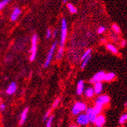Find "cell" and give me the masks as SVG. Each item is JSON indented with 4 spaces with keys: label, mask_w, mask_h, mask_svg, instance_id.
<instances>
[{
    "label": "cell",
    "mask_w": 127,
    "mask_h": 127,
    "mask_svg": "<svg viewBox=\"0 0 127 127\" xmlns=\"http://www.w3.org/2000/svg\"><path fill=\"white\" fill-rule=\"evenodd\" d=\"M110 98L108 95H99L96 100H95V103H99V104H101V105H106V104H108L110 103Z\"/></svg>",
    "instance_id": "obj_7"
},
{
    "label": "cell",
    "mask_w": 127,
    "mask_h": 127,
    "mask_svg": "<svg viewBox=\"0 0 127 127\" xmlns=\"http://www.w3.org/2000/svg\"><path fill=\"white\" fill-rule=\"evenodd\" d=\"M51 37H52V30L49 28L47 29V33H46V37H47V39H50Z\"/></svg>",
    "instance_id": "obj_27"
},
{
    "label": "cell",
    "mask_w": 127,
    "mask_h": 127,
    "mask_svg": "<svg viewBox=\"0 0 127 127\" xmlns=\"http://www.w3.org/2000/svg\"><path fill=\"white\" fill-rule=\"evenodd\" d=\"M91 49H88V50H87L84 53H83V55L82 56V60H83V59H85V58H86L87 56H90L91 55Z\"/></svg>",
    "instance_id": "obj_26"
},
{
    "label": "cell",
    "mask_w": 127,
    "mask_h": 127,
    "mask_svg": "<svg viewBox=\"0 0 127 127\" xmlns=\"http://www.w3.org/2000/svg\"><path fill=\"white\" fill-rule=\"evenodd\" d=\"M60 100L58 98V99H56V100L53 102V106H52V108L51 109H54V108H56L57 106L59 105V103H60Z\"/></svg>",
    "instance_id": "obj_28"
},
{
    "label": "cell",
    "mask_w": 127,
    "mask_h": 127,
    "mask_svg": "<svg viewBox=\"0 0 127 127\" xmlns=\"http://www.w3.org/2000/svg\"><path fill=\"white\" fill-rule=\"evenodd\" d=\"M105 76V72L103 71H100L97 72L93 77H92L90 80L91 83H95V82H101L102 81H103Z\"/></svg>",
    "instance_id": "obj_6"
},
{
    "label": "cell",
    "mask_w": 127,
    "mask_h": 127,
    "mask_svg": "<svg viewBox=\"0 0 127 127\" xmlns=\"http://www.w3.org/2000/svg\"><path fill=\"white\" fill-rule=\"evenodd\" d=\"M17 87L18 86H17V84L15 82H13L10 83L9 85L8 86L7 89H6V93L9 95L15 94L17 91Z\"/></svg>",
    "instance_id": "obj_10"
},
{
    "label": "cell",
    "mask_w": 127,
    "mask_h": 127,
    "mask_svg": "<svg viewBox=\"0 0 127 127\" xmlns=\"http://www.w3.org/2000/svg\"><path fill=\"white\" fill-rule=\"evenodd\" d=\"M51 110L52 109H50L47 113H45V115H44V116H43V121H46V120H47V119L48 118V117L50 116V113H51Z\"/></svg>",
    "instance_id": "obj_29"
},
{
    "label": "cell",
    "mask_w": 127,
    "mask_h": 127,
    "mask_svg": "<svg viewBox=\"0 0 127 127\" xmlns=\"http://www.w3.org/2000/svg\"><path fill=\"white\" fill-rule=\"evenodd\" d=\"M68 0H63V3H67Z\"/></svg>",
    "instance_id": "obj_34"
},
{
    "label": "cell",
    "mask_w": 127,
    "mask_h": 127,
    "mask_svg": "<svg viewBox=\"0 0 127 127\" xmlns=\"http://www.w3.org/2000/svg\"><path fill=\"white\" fill-rule=\"evenodd\" d=\"M126 121H127V115H126V113H124L120 117V120H119V123L120 125H124L126 123Z\"/></svg>",
    "instance_id": "obj_22"
},
{
    "label": "cell",
    "mask_w": 127,
    "mask_h": 127,
    "mask_svg": "<svg viewBox=\"0 0 127 127\" xmlns=\"http://www.w3.org/2000/svg\"><path fill=\"white\" fill-rule=\"evenodd\" d=\"M11 0H2V1L0 2V11L2 10L9 2Z\"/></svg>",
    "instance_id": "obj_24"
},
{
    "label": "cell",
    "mask_w": 127,
    "mask_h": 127,
    "mask_svg": "<svg viewBox=\"0 0 127 127\" xmlns=\"http://www.w3.org/2000/svg\"><path fill=\"white\" fill-rule=\"evenodd\" d=\"M21 13V11L18 7L15 8V9L12 11V13H11V21H15L18 18V17L20 16Z\"/></svg>",
    "instance_id": "obj_11"
},
{
    "label": "cell",
    "mask_w": 127,
    "mask_h": 127,
    "mask_svg": "<svg viewBox=\"0 0 127 127\" xmlns=\"http://www.w3.org/2000/svg\"><path fill=\"white\" fill-rule=\"evenodd\" d=\"M47 120V123H46V126L50 127L52 126V123H53V115H50Z\"/></svg>",
    "instance_id": "obj_23"
},
{
    "label": "cell",
    "mask_w": 127,
    "mask_h": 127,
    "mask_svg": "<svg viewBox=\"0 0 127 127\" xmlns=\"http://www.w3.org/2000/svg\"><path fill=\"white\" fill-rule=\"evenodd\" d=\"M67 8H68V11H70L72 14H75L77 12V8L71 3H68L67 4Z\"/></svg>",
    "instance_id": "obj_21"
},
{
    "label": "cell",
    "mask_w": 127,
    "mask_h": 127,
    "mask_svg": "<svg viewBox=\"0 0 127 127\" xmlns=\"http://www.w3.org/2000/svg\"><path fill=\"white\" fill-rule=\"evenodd\" d=\"M107 49L110 52H111L112 53H113V54H118L119 53V51H118L117 48L115 47L114 45H113L111 43H107Z\"/></svg>",
    "instance_id": "obj_17"
},
{
    "label": "cell",
    "mask_w": 127,
    "mask_h": 127,
    "mask_svg": "<svg viewBox=\"0 0 127 127\" xmlns=\"http://www.w3.org/2000/svg\"><path fill=\"white\" fill-rule=\"evenodd\" d=\"M85 91V83L83 82V80H80L76 88V92L78 95H82L84 93Z\"/></svg>",
    "instance_id": "obj_12"
},
{
    "label": "cell",
    "mask_w": 127,
    "mask_h": 127,
    "mask_svg": "<svg viewBox=\"0 0 127 127\" xmlns=\"http://www.w3.org/2000/svg\"><path fill=\"white\" fill-rule=\"evenodd\" d=\"M90 59H91V55L90 56H87L86 58H85V59H83L82 60V64H81V68H82V69L83 68H85L86 66H87V65L88 64V62H89V60H90Z\"/></svg>",
    "instance_id": "obj_20"
},
{
    "label": "cell",
    "mask_w": 127,
    "mask_h": 127,
    "mask_svg": "<svg viewBox=\"0 0 127 127\" xmlns=\"http://www.w3.org/2000/svg\"><path fill=\"white\" fill-rule=\"evenodd\" d=\"M105 30H106V28H105V27H103V26H100L98 29H97V33H103V32L105 31Z\"/></svg>",
    "instance_id": "obj_30"
},
{
    "label": "cell",
    "mask_w": 127,
    "mask_h": 127,
    "mask_svg": "<svg viewBox=\"0 0 127 127\" xmlns=\"http://www.w3.org/2000/svg\"><path fill=\"white\" fill-rule=\"evenodd\" d=\"M37 40L38 37L37 34H33L31 38V56L30 60L31 62L34 61L37 56Z\"/></svg>",
    "instance_id": "obj_1"
},
{
    "label": "cell",
    "mask_w": 127,
    "mask_h": 127,
    "mask_svg": "<svg viewBox=\"0 0 127 127\" xmlns=\"http://www.w3.org/2000/svg\"><path fill=\"white\" fill-rule=\"evenodd\" d=\"M68 33V26L67 21L65 18H63L61 21V32H60V46H64Z\"/></svg>",
    "instance_id": "obj_2"
},
{
    "label": "cell",
    "mask_w": 127,
    "mask_h": 127,
    "mask_svg": "<svg viewBox=\"0 0 127 127\" xmlns=\"http://www.w3.org/2000/svg\"><path fill=\"white\" fill-rule=\"evenodd\" d=\"M93 87L95 95H100L103 91V84L101 82H95Z\"/></svg>",
    "instance_id": "obj_14"
},
{
    "label": "cell",
    "mask_w": 127,
    "mask_h": 127,
    "mask_svg": "<svg viewBox=\"0 0 127 127\" xmlns=\"http://www.w3.org/2000/svg\"><path fill=\"white\" fill-rule=\"evenodd\" d=\"M56 44L57 43H54L53 45H52V47H50L49 52H48V54H47V59H46V61L44 63V65H43V67L44 68H47L50 63H51V61L53 60V55H54V52L56 50Z\"/></svg>",
    "instance_id": "obj_4"
},
{
    "label": "cell",
    "mask_w": 127,
    "mask_h": 127,
    "mask_svg": "<svg viewBox=\"0 0 127 127\" xmlns=\"http://www.w3.org/2000/svg\"><path fill=\"white\" fill-rule=\"evenodd\" d=\"M103 105L99 104V103H95V106L93 107V109H94V110L95 111V113L97 114H100L103 110Z\"/></svg>",
    "instance_id": "obj_19"
},
{
    "label": "cell",
    "mask_w": 127,
    "mask_h": 127,
    "mask_svg": "<svg viewBox=\"0 0 127 127\" xmlns=\"http://www.w3.org/2000/svg\"><path fill=\"white\" fill-rule=\"evenodd\" d=\"M105 122H106V119H105V117L103 116L102 114H97V117L95 118V120L94 122V123L96 125V126H98V127H101L103 126V125L105 124Z\"/></svg>",
    "instance_id": "obj_9"
},
{
    "label": "cell",
    "mask_w": 127,
    "mask_h": 127,
    "mask_svg": "<svg viewBox=\"0 0 127 127\" xmlns=\"http://www.w3.org/2000/svg\"><path fill=\"white\" fill-rule=\"evenodd\" d=\"M85 112H86V115L87 117L89 120V123H94L95 120V118L97 117V113H95V111L94 110L93 107H89V108H86L85 110Z\"/></svg>",
    "instance_id": "obj_8"
},
{
    "label": "cell",
    "mask_w": 127,
    "mask_h": 127,
    "mask_svg": "<svg viewBox=\"0 0 127 127\" xmlns=\"http://www.w3.org/2000/svg\"><path fill=\"white\" fill-rule=\"evenodd\" d=\"M87 108V105L83 102H77L75 103L74 106L72 108V114L75 116H78L79 113H81L83 111H85Z\"/></svg>",
    "instance_id": "obj_3"
},
{
    "label": "cell",
    "mask_w": 127,
    "mask_h": 127,
    "mask_svg": "<svg viewBox=\"0 0 127 127\" xmlns=\"http://www.w3.org/2000/svg\"><path fill=\"white\" fill-rule=\"evenodd\" d=\"M57 32H58V30H57V29L54 30V31H53V32H52V36H53V38H55V37L57 35Z\"/></svg>",
    "instance_id": "obj_32"
},
{
    "label": "cell",
    "mask_w": 127,
    "mask_h": 127,
    "mask_svg": "<svg viewBox=\"0 0 127 127\" xmlns=\"http://www.w3.org/2000/svg\"><path fill=\"white\" fill-rule=\"evenodd\" d=\"M76 123L78 126H87L89 123V120L86 113H79L76 119Z\"/></svg>",
    "instance_id": "obj_5"
},
{
    "label": "cell",
    "mask_w": 127,
    "mask_h": 127,
    "mask_svg": "<svg viewBox=\"0 0 127 127\" xmlns=\"http://www.w3.org/2000/svg\"><path fill=\"white\" fill-rule=\"evenodd\" d=\"M5 108H6L5 104H4V103H0V112L4 111V110H5Z\"/></svg>",
    "instance_id": "obj_31"
},
{
    "label": "cell",
    "mask_w": 127,
    "mask_h": 127,
    "mask_svg": "<svg viewBox=\"0 0 127 127\" xmlns=\"http://www.w3.org/2000/svg\"><path fill=\"white\" fill-rule=\"evenodd\" d=\"M112 28H113V31L116 33H120V27L117 25L113 24V26H112Z\"/></svg>",
    "instance_id": "obj_25"
},
{
    "label": "cell",
    "mask_w": 127,
    "mask_h": 127,
    "mask_svg": "<svg viewBox=\"0 0 127 127\" xmlns=\"http://www.w3.org/2000/svg\"><path fill=\"white\" fill-rule=\"evenodd\" d=\"M63 53H64V48L63 46H60V47L59 48L58 51H57V54H56V58L57 60H60L63 58Z\"/></svg>",
    "instance_id": "obj_18"
},
{
    "label": "cell",
    "mask_w": 127,
    "mask_h": 127,
    "mask_svg": "<svg viewBox=\"0 0 127 127\" xmlns=\"http://www.w3.org/2000/svg\"><path fill=\"white\" fill-rule=\"evenodd\" d=\"M2 103V100H1V99H0V103Z\"/></svg>",
    "instance_id": "obj_35"
},
{
    "label": "cell",
    "mask_w": 127,
    "mask_h": 127,
    "mask_svg": "<svg viewBox=\"0 0 127 127\" xmlns=\"http://www.w3.org/2000/svg\"><path fill=\"white\" fill-rule=\"evenodd\" d=\"M115 78H116V74L114 72H108V73H105L103 81H105V82H112Z\"/></svg>",
    "instance_id": "obj_15"
},
{
    "label": "cell",
    "mask_w": 127,
    "mask_h": 127,
    "mask_svg": "<svg viewBox=\"0 0 127 127\" xmlns=\"http://www.w3.org/2000/svg\"><path fill=\"white\" fill-rule=\"evenodd\" d=\"M126 40H123L122 42H121V46L122 47H126Z\"/></svg>",
    "instance_id": "obj_33"
},
{
    "label": "cell",
    "mask_w": 127,
    "mask_h": 127,
    "mask_svg": "<svg viewBox=\"0 0 127 127\" xmlns=\"http://www.w3.org/2000/svg\"><path fill=\"white\" fill-rule=\"evenodd\" d=\"M28 108L26 107L23 112L21 114V117H20V121H19V125L22 126L23 124H25V123L27 120V117H28Z\"/></svg>",
    "instance_id": "obj_13"
},
{
    "label": "cell",
    "mask_w": 127,
    "mask_h": 127,
    "mask_svg": "<svg viewBox=\"0 0 127 127\" xmlns=\"http://www.w3.org/2000/svg\"><path fill=\"white\" fill-rule=\"evenodd\" d=\"M84 93H85V97H88V98L93 97L94 95H95L93 88H91V87H89V88H88L86 90H85V91H84Z\"/></svg>",
    "instance_id": "obj_16"
}]
</instances>
